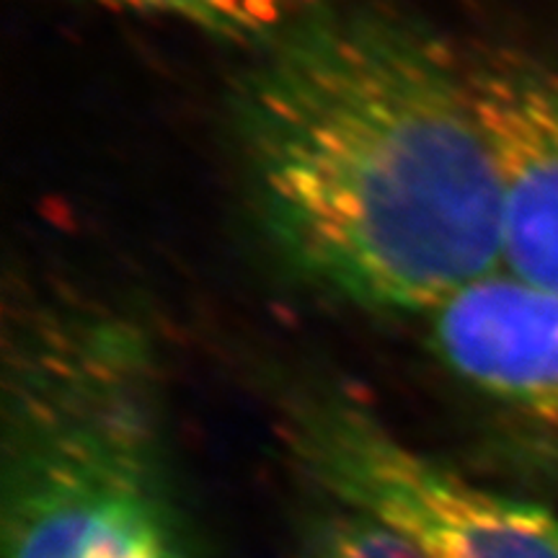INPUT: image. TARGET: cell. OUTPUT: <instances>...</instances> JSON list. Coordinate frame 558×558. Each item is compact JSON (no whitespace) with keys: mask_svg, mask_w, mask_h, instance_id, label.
Listing matches in <instances>:
<instances>
[{"mask_svg":"<svg viewBox=\"0 0 558 558\" xmlns=\"http://www.w3.org/2000/svg\"><path fill=\"white\" fill-rule=\"evenodd\" d=\"M290 445L341 509L393 530L424 558H558L556 514L442 469L354 403H311Z\"/></svg>","mask_w":558,"mask_h":558,"instance_id":"3957f363","label":"cell"},{"mask_svg":"<svg viewBox=\"0 0 558 558\" xmlns=\"http://www.w3.org/2000/svg\"><path fill=\"white\" fill-rule=\"evenodd\" d=\"M239 137L271 241L320 288L427 316L501 271L469 65L409 21L316 13L282 34L243 83Z\"/></svg>","mask_w":558,"mask_h":558,"instance_id":"6da1fadb","label":"cell"},{"mask_svg":"<svg viewBox=\"0 0 558 558\" xmlns=\"http://www.w3.org/2000/svg\"><path fill=\"white\" fill-rule=\"evenodd\" d=\"M424 320L432 349L458 380L558 432V292L497 271Z\"/></svg>","mask_w":558,"mask_h":558,"instance_id":"5b68a950","label":"cell"},{"mask_svg":"<svg viewBox=\"0 0 558 558\" xmlns=\"http://www.w3.org/2000/svg\"><path fill=\"white\" fill-rule=\"evenodd\" d=\"M469 83L497 173L501 271L558 292V73L497 52L471 62Z\"/></svg>","mask_w":558,"mask_h":558,"instance_id":"277c9868","label":"cell"},{"mask_svg":"<svg viewBox=\"0 0 558 558\" xmlns=\"http://www.w3.org/2000/svg\"><path fill=\"white\" fill-rule=\"evenodd\" d=\"M308 558H424L403 541L399 533L388 530L373 518L341 509L324 520L311 538Z\"/></svg>","mask_w":558,"mask_h":558,"instance_id":"52a82bcc","label":"cell"},{"mask_svg":"<svg viewBox=\"0 0 558 558\" xmlns=\"http://www.w3.org/2000/svg\"><path fill=\"white\" fill-rule=\"evenodd\" d=\"M156 362L101 311H45L5 360L3 558H190L166 484Z\"/></svg>","mask_w":558,"mask_h":558,"instance_id":"7a4b0ae2","label":"cell"},{"mask_svg":"<svg viewBox=\"0 0 558 558\" xmlns=\"http://www.w3.org/2000/svg\"><path fill=\"white\" fill-rule=\"evenodd\" d=\"M107 9L171 19L235 41H275L316 16L318 0H90Z\"/></svg>","mask_w":558,"mask_h":558,"instance_id":"8992f818","label":"cell"}]
</instances>
